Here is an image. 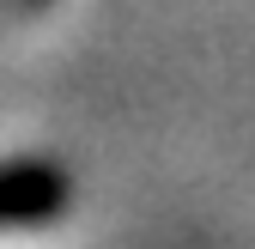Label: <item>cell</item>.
<instances>
[{
    "instance_id": "obj_1",
    "label": "cell",
    "mask_w": 255,
    "mask_h": 249,
    "mask_svg": "<svg viewBox=\"0 0 255 249\" xmlns=\"http://www.w3.org/2000/svg\"><path fill=\"white\" fill-rule=\"evenodd\" d=\"M73 201V176L55 158H0V231L55 225Z\"/></svg>"
}]
</instances>
